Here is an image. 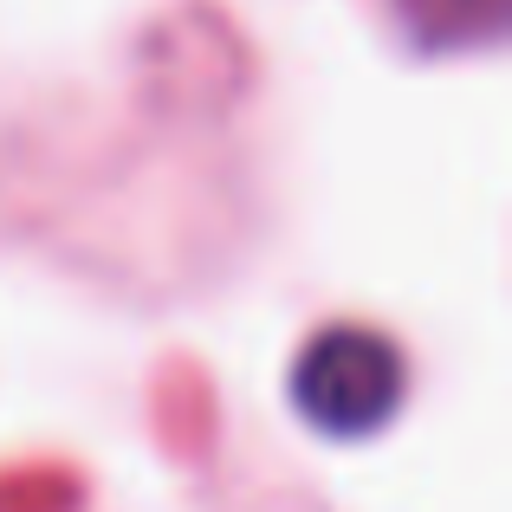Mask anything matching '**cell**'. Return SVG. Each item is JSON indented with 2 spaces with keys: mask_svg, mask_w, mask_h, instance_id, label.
<instances>
[{
  "mask_svg": "<svg viewBox=\"0 0 512 512\" xmlns=\"http://www.w3.org/2000/svg\"><path fill=\"white\" fill-rule=\"evenodd\" d=\"M292 396H299L305 422H318L325 435H370L402 402V357L376 331H325L305 344Z\"/></svg>",
  "mask_w": 512,
  "mask_h": 512,
  "instance_id": "1",
  "label": "cell"
},
{
  "mask_svg": "<svg viewBox=\"0 0 512 512\" xmlns=\"http://www.w3.org/2000/svg\"><path fill=\"white\" fill-rule=\"evenodd\" d=\"M506 0H402V20L422 39H493Z\"/></svg>",
  "mask_w": 512,
  "mask_h": 512,
  "instance_id": "2",
  "label": "cell"
}]
</instances>
